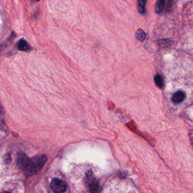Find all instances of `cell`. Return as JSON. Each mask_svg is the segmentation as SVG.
Returning a JSON list of instances; mask_svg holds the SVG:
<instances>
[{
	"mask_svg": "<svg viewBox=\"0 0 193 193\" xmlns=\"http://www.w3.org/2000/svg\"><path fill=\"white\" fill-rule=\"evenodd\" d=\"M52 190L55 193H64L66 190V184L63 180L54 178L52 179L51 182Z\"/></svg>",
	"mask_w": 193,
	"mask_h": 193,
	"instance_id": "obj_3",
	"label": "cell"
},
{
	"mask_svg": "<svg viewBox=\"0 0 193 193\" xmlns=\"http://www.w3.org/2000/svg\"><path fill=\"white\" fill-rule=\"evenodd\" d=\"M174 3V0H169L167 7L168 11H170L172 9Z\"/></svg>",
	"mask_w": 193,
	"mask_h": 193,
	"instance_id": "obj_12",
	"label": "cell"
},
{
	"mask_svg": "<svg viewBox=\"0 0 193 193\" xmlns=\"http://www.w3.org/2000/svg\"><path fill=\"white\" fill-rule=\"evenodd\" d=\"M165 3V0H157L155 8V10L156 13L159 14L163 11L164 8Z\"/></svg>",
	"mask_w": 193,
	"mask_h": 193,
	"instance_id": "obj_8",
	"label": "cell"
},
{
	"mask_svg": "<svg viewBox=\"0 0 193 193\" xmlns=\"http://www.w3.org/2000/svg\"><path fill=\"white\" fill-rule=\"evenodd\" d=\"M154 81L156 85L160 88H162L164 87V80L162 78V76L160 75H156L154 77Z\"/></svg>",
	"mask_w": 193,
	"mask_h": 193,
	"instance_id": "obj_9",
	"label": "cell"
},
{
	"mask_svg": "<svg viewBox=\"0 0 193 193\" xmlns=\"http://www.w3.org/2000/svg\"><path fill=\"white\" fill-rule=\"evenodd\" d=\"M37 1H40V0H37Z\"/></svg>",
	"mask_w": 193,
	"mask_h": 193,
	"instance_id": "obj_14",
	"label": "cell"
},
{
	"mask_svg": "<svg viewBox=\"0 0 193 193\" xmlns=\"http://www.w3.org/2000/svg\"><path fill=\"white\" fill-rule=\"evenodd\" d=\"M172 40L170 39H164L160 40V41H159V45L163 47H167L170 46L172 44Z\"/></svg>",
	"mask_w": 193,
	"mask_h": 193,
	"instance_id": "obj_11",
	"label": "cell"
},
{
	"mask_svg": "<svg viewBox=\"0 0 193 193\" xmlns=\"http://www.w3.org/2000/svg\"><path fill=\"white\" fill-rule=\"evenodd\" d=\"M18 48L19 51H27L30 49V46L25 40L20 39L18 42Z\"/></svg>",
	"mask_w": 193,
	"mask_h": 193,
	"instance_id": "obj_6",
	"label": "cell"
},
{
	"mask_svg": "<svg viewBox=\"0 0 193 193\" xmlns=\"http://www.w3.org/2000/svg\"><path fill=\"white\" fill-rule=\"evenodd\" d=\"M87 182L90 193H99L100 183L94 177V174L90 171L87 174Z\"/></svg>",
	"mask_w": 193,
	"mask_h": 193,
	"instance_id": "obj_2",
	"label": "cell"
},
{
	"mask_svg": "<svg viewBox=\"0 0 193 193\" xmlns=\"http://www.w3.org/2000/svg\"><path fill=\"white\" fill-rule=\"evenodd\" d=\"M30 159L23 153H19L17 157V164L21 169L25 170L29 165Z\"/></svg>",
	"mask_w": 193,
	"mask_h": 193,
	"instance_id": "obj_4",
	"label": "cell"
},
{
	"mask_svg": "<svg viewBox=\"0 0 193 193\" xmlns=\"http://www.w3.org/2000/svg\"><path fill=\"white\" fill-rule=\"evenodd\" d=\"M147 0H137L138 11L141 14H145L146 5Z\"/></svg>",
	"mask_w": 193,
	"mask_h": 193,
	"instance_id": "obj_7",
	"label": "cell"
},
{
	"mask_svg": "<svg viewBox=\"0 0 193 193\" xmlns=\"http://www.w3.org/2000/svg\"><path fill=\"white\" fill-rule=\"evenodd\" d=\"M135 36H136V39L140 41H143L146 37V35L145 34V32L141 29H139L137 30Z\"/></svg>",
	"mask_w": 193,
	"mask_h": 193,
	"instance_id": "obj_10",
	"label": "cell"
},
{
	"mask_svg": "<svg viewBox=\"0 0 193 193\" xmlns=\"http://www.w3.org/2000/svg\"><path fill=\"white\" fill-rule=\"evenodd\" d=\"M47 158L44 155H38L33 158L29 162V165L24 170L27 175L31 176L36 174L40 171L44 165L46 164Z\"/></svg>",
	"mask_w": 193,
	"mask_h": 193,
	"instance_id": "obj_1",
	"label": "cell"
},
{
	"mask_svg": "<svg viewBox=\"0 0 193 193\" xmlns=\"http://www.w3.org/2000/svg\"><path fill=\"white\" fill-rule=\"evenodd\" d=\"M9 193V192H8V191H5V192H4V193Z\"/></svg>",
	"mask_w": 193,
	"mask_h": 193,
	"instance_id": "obj_13",
	"label": "cell"
},
{
	"mask_svg": "<svg viewBox=\"0 0 193 193\" xmlns=\"http://www.w3.org/2000/svg\"><path fill=\"white\" fill-rule=\"evenodd\" d=\"M185 98H186L185 93L181 90H179L173 94L172 99L174 104H179L184 101Z\"/></svg>",
	"mask_w": 193,
	"mask_h": 193,
	"instance_id": "obj_5",
	"label": "cell"
}]
</instances>
